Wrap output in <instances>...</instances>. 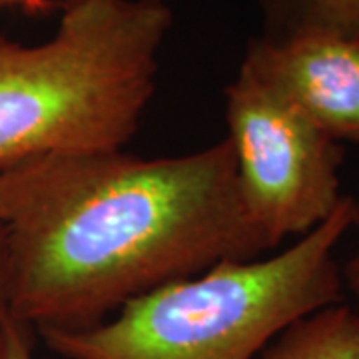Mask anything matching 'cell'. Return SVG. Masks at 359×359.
Wrapping results in <instances>:
<instances>
[{"mask_svg":"<svg viewBox=\"0 0 359 359\" xmlns=\"http://www.w3.org/2000/svg\"><path fill=\"white\" fill-rule=\"evenodd\" d=\"M0 359H32L28 327L13 320H4L0 330Z\"/></svg>","mask_w":359,"mask_h":359,"instance_id":"ba28073f","label":"cell"},{"mask_svg":"<svg viewBox=\"0 0 359 359\" xmlns=\"http://www.w3.org/2000/svg\"><path fill=\"white\" fill-rule=\"evenodd\" d=\"M6 320V304H4V287H2V226H0V330Z\"/></svg>","mask_w":359,"mask_h":359,"instance_id":"8fae6325","label":"cell"},{"mask_svg":"<svg viewBox=\"0 0 359 359\" xmlns=\"http://www.w3.org/2000/svg\"><path fill=\"white\" fill-rule=\"evenodd\" d=\"M0 4H16V6H25L28 11H40L48 4V0H0Z\"/></svg>","mask_w":359,"mask_h":359,"instance_id":"30bf717a","label":"cell"},{"mask_svg":"<svg viewBox=\"0 0 359 359\" xmlns=\"http://www.w3.org/2000/svg\"><path fill=\"white\" fill-rule=\"evenodd\" d=\"M351 208H353V212H351V228L358 230V250H355V254L351 256V259L347 262L344 278H346L349 290L358 295L359 299V196L355 200L351 198Z\"/></svg>","mask_w":359,"mask_h":359,"instance_id":"9c48e42d","label":"cell"},{"mask_svg":"<svg viewBox=\"0 0 359 359\" xmlns=\"http://www.w3.org/2000/svg\"><path fill=\"white\" fill-rule=\"evenodd\" d=\"M351 198L273 257L226 259L160 285L82 330H42L65 359H254L295 321L341 304L335 245L351 228Z\"/></svg>","mask_w":359,"mask_h":359,"instance_id":"3957f363","label":"cell"},{"mask_svg":"<svg viewBox=\"0 0 359 359\" xmlns=\"http://www.w3.org/2000/svg\"><path fill=\"white\" fill-rule=\"evenodd\" d=\"M262 359H359V313L344 304L320 309L278 335Z\"/></svg>","mask_w":359,"mask_h":359,"instance_id":"8992f818","label":"cell"},{"mask_svg":"<svg viewBox=\"0 0 359 359\" xmlns=\"http://www.w3.org/2000/svg\"><path fill=\"white\" fill-rule=\"evenodd\" d=\"M174 22L166 0H66L54 36H0V170L122 150L152 100Z\"/></svg>","mask_w":359,"mask_h":359,"instance_id":"7a4b0ae2","label":"cell"},{"mask_svg":"<svg viewBox=\"0 0 359 359\" xmlns=\"http://www.w3.org/2000/svg\"><path fill=\"white\" fill-rule=\"evenodd\" d=\"M240 70L294 104L335 142H359V39L262 36L248 46Z\"/></svg>","mask_w":359,"mask_h":359,"instance_id":"5b68a950","label":"cell"},{"mask_svg":"<svg viewBox=\"0 0 359 359\" xmlns=\"http://www.w3.org/2000/svg\"><path fill=\"white\" fill-rule=\"evenodd\" d=\"M226 122L242 202L269 250L316 230L344 202L341 144L244 70L226 88Z\"/></svg>","mask_w":359,"mask_h":359,"instance_id":"277c9868","label":"cell"},{"mask_svg":"<svg viewBox=\"0 0 359 359\" xmlns=\"http://www.w3.org/2000/svg\"><path fill=\"white\" fill-rule=\"evenodd\" d=\"M266 14L264 39L308 34L359 39V0H257Z\"/></svg>","mask_w":359,"mask_h":359,"instance_id":"52a82bcc","label":"cell"},{"mask_svg":"<svg viewBox=\"0 0 359 359\" xmlns=\"http://www.w3.org/2000/svg\"><path fill=\"white\" fill-rule=\"evenodd\" d=\"M6 318L82 330L130 299L268 244L245 212L228 140L168 158L122 150L0 170Z\"/></svg>","mask_w":359,"mask_h":359,"instance_id":"6da1fadb","label":"cell"}]
</instances>
